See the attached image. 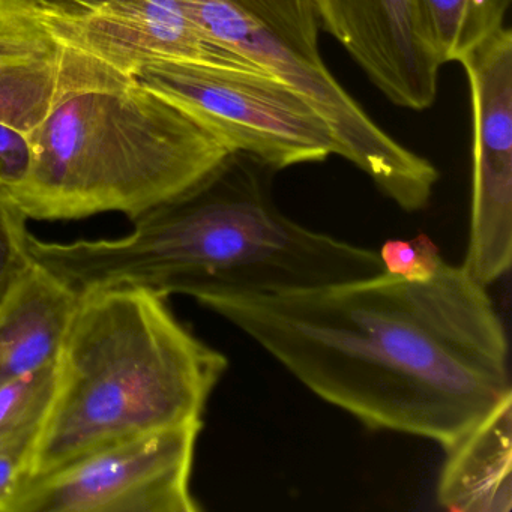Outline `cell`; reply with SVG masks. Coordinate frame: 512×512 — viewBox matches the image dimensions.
<instances>
[{"label":"cell","mask_w":512,"mask_h":512,"mask_svg":"<svg viewBox=\"0 0 512 512\" xmlns=\"http://www.w3.org/2000/svg\"><path fill=\"white\" fill-rule=\"evenodd\" d=\"M196 301L371 430L424 437L448 451L512 394L502 320L487 287L463 266L443 262L428 281L382 272Z\"/></svg>","instance_id":"cell-1"},{"label":"cell","mask_w":512,"mask_h":512,"mask_svg":"<svg viewBox=\"0 0 512 512\" xmlns=\"http://www.w3.org/2000/svg\"><path fill=\"white\" fill-rule=\"evenodd\" d=\"M274 172L232 154L199 184L136 218L122 238L49 242L31 233L29 254L79 293L133 286L164 298L293 292L385 272L373 248L281 212Z\"/></svg>","instance_id":"cell-2"},{"label":"cell","mask_w":512,"mask_h":512,"mask_svg":"<svg viewBox=\"0 0 512 512\" xmlns=\"http://www.w3.org/2000/svg\"><path fill=\"white\" fill-rule=\"evenodd\" d=\"M227 367L164 296L133 286L80 293L29 478L128 437L202 421Z\"/></svg>","instance_id":"cell-3"},{"label":"cell","mask_w":512,"mask_h":512,"mask_svg":"<svg viewBox=\"0 0 512 512\" xmlns=\"http://www.w3.org/2000/svg\"><path fill=\"white\" fill-rule=\"evenodd\" d=\"M29 166L7 196L26 220L119 212L131 221L181 196L232 152L136 79L59 95L29 133Z\"/></svg>","instance_id":"cell-4"},{"label":"cell","mask_w":512,"mask_h":512,"mask_svg":"<svg viewBox=\"0 0 512 512\" xmlns=\"http://www.w3.org/2000/svg\"><path fill=\"white\" fill-rule=\"evenodd\" d=\"M214 46L281 80L331 125L350 161L401 209L430 202L436 167L383 131L323 62L316 0H181Z\"/></svg>","instance_id":"cell-5"},{"label":"cell","mask_w":512,"mask_h":512,"mask_svg":"<svg viewBox=\"0 0 512 512\" xmlns=\"http://www.w3.org/2000/svg\"><path fill=\"white\" fill-rule=\"evenodd\" d=\"M134 79L184 110L227 151L275 172L340 154L331 125L316 107L263 71L155 62Z\"/></svg>","instance_id":"cell-6"},{"label":"cell","mask_w":512,"mask_h":512,"mask_svg":"<svg viewBox=\"0 0 512 512\" xmlns=\"http://www.w3.org/2000/svg\"><path fill=\"white\" fill-rule=\"evenodd\" d=\"M203 421L128 437L29 478L5 512H197L191 491Z\"/></svg>","instance_id":"cell-7"},{"label":"cell","mask_w":512,"mask_h":512,"mask_svg":"<svg viewBox=\"0 0 512 512\" xmlns=\"http://www.w3.org/2000/svg\"><path fill=\"white\" fill-rule=\"evenodd\" d=\"M38 2L47 28L68 55L119 79H134L140 68L155 62L260 71L214 46L181 0Z\"/></svg>","instance_id":"cell-8"},{"label":"cell","mask_w":512,"mask_h":512,"mask_svg":"<svg viewBox=\"0 0 512 512\" xmlns=\"http://www.w3.org/2000/svg\"><path fill=\"white\" fill-rule=\"evenodd\" d=\"M458 64L472 104V206L463 269L488 287L512 260V32L500 29Z\"/></svg>","instance_id":"cell-9"},{"label":"cell","mask_w":512,"mask_h":512,"mask_svg":"<svg viewBox=\"0 0 512 512\" xmlns=\"http://www.w3.org/2000/svg\"><path fill=\"white\" fill-rule=\"evenodd\" d=\"M320 25L401 109L433 106L443 67L422 0H316Z\"/></svg>","instance_id":"cell-10"},{"label":"cell","mask_w":512,"mask_h":512,"mask_svg":"<svg viewBox=\"0 0 512 512\" xmlns=\"http://www.w3.org/2000/svg\"><path fill=\"white\" fill-rule=\"evenodd\" d=\"M95 74L59 46L38 0H0V118L31 133L62 92Z\"/></svg>","instance_id":"cell-11"},{"label":"cell","mask_w":512,"mask_h":512,"mask_svg":"<svg viewBox=\"0 0 512 512\" xmlns=\"http://www.w3.org/2000/svg\"><path fill=\"white\" fill-rule=\"evenodd\" d=\"M79 299L31 257L0 298V383L58 364Z\"/></svg>","instance_id":"cell-12"},{"label":"cell","mask_w":512,"mask_h":512,"mask_svg":"<svg viewBox=\"0 0 512 512\" xmlns=\"http://www.w3.org/2000/svg\"><path fill=\"white\" fill-rule=\"evenodd\" d=\"M511 469L512 394L446 451L439 505L455 512H511Z\"/></svg>","instance_id":"cell-13"},{"label":"cell","mask_w":512,"mask_h":512,"mask_svg":"<svg viewBox=\"0 0 512 512\" xmlns=\"http://www.w3.org/2000/svg\"><path fill=\"white\" fill-rule=\"evenodd\" d=\"M511 0H422L442 64L460 62L505 28Z\"/></svg>","instance_id":"cell-14"},{"label":"cell","mask_w":512,"mask_h":512,"mask_svg":"<svg viewBox=\"0 0 512 512\" xmlns=\"http://www.w3.org/2000/svg\"><path fill=\"white\" fill-rule=\"evenodd\" d=\"M58 388V364L0 383V440L43 427Z\"/></svg>","instance_id":"cell-15"},{"label":"cell","mask_w":512,"mask_h":512,"mask_svg":"<svg viewBox=\"0 0 512 512\" xmlns=\"http://www.w3.org/2000/svg\"><path fill=\"white\" fill-rule=\"evenodd\" d=\"M377 253L383 271L409 281L431 280L445 262L437 245L424 233L410 241L389 239Z\"/></svg>","instance_id":"cell-16"},{"label":"cell","mask_w":512,"mask_h":512,"mask_svg":"<svg viewBox=\"0 0 512 512\" xmlns=\"http://www.w3.org/2000/svg\"><path fill=\"white\" fill-rule=\"evenodd\" d=\"M26 223L25 215L0 190V298L31 260L28 250L31 232Z\"/></svg>","instance_id":"cell-17"},{"label":"cell","mask_w":512,"mask_h":512,"mask_svg":"<svg viewBox=\"0 0 512 512\" xmlns=\"http://www.w3.org/2000/svg\"><path fill=\"white\" fill-rule=\"evenodd\" d=\"M41 428H31L0 440V512H5L14 494L31 475Z\"/></svg>","instance_id":"cell-18"},{"label":"cell","mask_w":512,"mask_h":512,"mask_svg":"<svg viewBox=\"0 0 512 512\" xmlns=\"http://www.w3.org/2000/svg\"><path fill=\"white\" fill-rule=\"evenodd\" d=\"M29 133L0 118V190H13L29 166Z\"/></svg>","instance_id":"cell-19"}]
</instances>
